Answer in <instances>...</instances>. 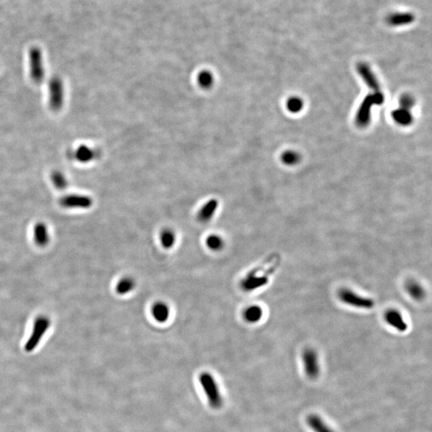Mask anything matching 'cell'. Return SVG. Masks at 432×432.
<instances>
[{
    "label": "cell",
    "instance_id": "cell-1",
    "mask_svg": "<svg viewBox=\"0 0 432 432\" xmlns=\"http://www.w3.org/2000/svg\"><path fill=\"white\" fill-rule=\"evenodd\" d=\"M267 260L264 265L251 270L241 282V288L246 292H254L263 288L268 283L270 275L276 270L279 264L277 257H273L270 262Z\"/></svg>",
    "mask_w": 432,
    "mask_h": 432
},
{
    "label": "cell",
    "instance_id": "cell-2",
    "mask_svg": "<svg viewBox=\"0 0 432 432\" xmlns=\"http://www.w3.org/2000/svg\"><path fill=\"white\" fill-rule=\"evenodd\" d=\"M199 381L204 392L209 406L215 410L221 408L224 404V399L213 375L209 372L201 373L199 377Z\"/></svg>",
    "mask_w": 432,
    "mask_h": 432
},
{
    "label": "cell",
    "instance_id": "cell-3",
    "mask_svg": "<svg viewBox=\"0 0 432 432\" xmlns=\"http://www.w3.org/2000/svg\"><path fill=\"white\" fill-rule=\"evenodd\" d=\"M50 326L51 320L45 315H40L34 320L30 338H28L24 347L26 351L31 352L38 346Z\"/></svg>",
    "mask_w": 432,
    "mask_h": 432
},
{
    "label": "cell",
    "instance_id": "cell-4",
    "mask_svg": "<svg viewBox=\"0 0 432 432\" xmlns=\"http://www.w3.org/2000/svg\"><path fill=\"white\" fill-rule=\"evenodd\" d=\"M384 100V97L381 92H375V94L368 95L364 99V102L360 106L357 115L356 123L360 127H366L370 122V109L374 104H382Z\"/></svg>",
    "mask_w": 432,
    "mask_h": 432
},
{
    "label": "cell",
    "instance_id": "cell-5",
    "mask_svg": "<svg viewBox=\"0 0 432 432\" xmlns=\"http://www.w3.org/2000/svg\"><path fill=\"white\" fill-rule=\"evenodd\" d=\"M338 297L342 302L356 308L370 309L375 305V302L371 299L360 296L349 289L341 290L338 293Z\"/></svg>",
    "mask_w": 432,
    "mask_h": 432
},
{
    "label": "cell",
    "instance_id": "cell-6",
    "mask_svg": "<svg viewBox=\"0 0 432 432\" xmlns=\"http://www.w3.org/2000/svg\"><path fill=\"white\" fill-rule=\"evenodd\" d=\"M31 75L34 81L40 82L44 76L43 56L38 47H33L30 51Z\"/></svg>",
    "mask_w": 432,
    "mask_h": 432
},
{
    "label": "cell",
    "instance_id": "cell-7",
    "mask_svg": "<svg viewBox=\"0 0 432 432\" xmlns=\"http://www.w3.org/2000/svg\"><path fill=\"white\" fill-rule=\"evenodd\" d=\"M302 362L307 376L315 379L320 373V364L316 352L312 349L306 350L302 353Z\"/></svg>",
    "mask_w": 432,
    "mask_h": 432
},
{
    "label": "cell",
    "instance_id": "cell-8",
    "mask_svg": "<svg viewBox=\"0 0 432 432\" xmlns=\"http://www.w3.org/2000/svg\"><path fill=\"white\" fill-rule=\"evenodd\" d=\"M60 204L66 208L88 209L92 206V199L88 196L69 195L60 199Z\"/></svg>",
    "mask_w": 432,
    "mask_h": 432
},
{
    "label": "cell",
    "instance_id": "cell-9",
    "mask_svg": "<svg viewBox=\"0 0 432 432\" xmlns=\"http://www.w3.org/2000/svg\"><path fill=\"white\" fill-rule=\"evenodd\" d=\"M151 312L152 318L159 324H165L170 319V307L164 301H157L155 302L151 307Z\"/></svg>",
    "mask_w": 432,
    "mask_h": 432
},
{
    "label": "cell",
    "instance_id": "cell-10",
    "mask_svg": "<svg viewBox=\"0 0 432 432\" xmlns=\"http://www.w3.org/2000/svg\"><path fill=\"white\" fill-rule=\"evenodd\" d=\"M219 208V201L211 199L207 201L199 211L198 219L202 223H208L213 219Z\"/></svg>",
    "mask_w": 432,
    "mask_h": 432
},
{
    "label": "cell",
    "instance_id": "cell-11",
    "mask_svg": "<svg viewBox=\"0 0 432 432\" xmlns=\"http://www.w3.org/2000/svg\"><path fill=\"white\" fill-rule=\"evenodd\" d=\"M385 320L388 325L400 332L407 330V324L402 315L397 310H389L385 314Z\"/></svg>",
    "mask_w": 432,
    "mask_h": 432
},
{
    "label": "cell",
    "instance_id": "cell-12",
    "mask_svg": "<svg viewBox=\"0 0 432 432\" xmlns=\"http://www.w3.org/2000/svg\"><path fill=\"white\" fill-rule=\"evenodd\" d=\"M357 67L358 71L360 73V75H361V77L364 79V82L367 84L369 88L374 90L375 92H380L379 91V83L377 81L374 73L370 70V66L368 65H366V64L361 63V64L358 65Z\"/></svg>",
    "mask_w": 432,
    "mask_h": 432
},
{
    "label": "cell",
    "instance_id": "cell-13",
    "mask_svg": "<svg viewBox=\"0 0 432 432\" xmlns=\"http://www.w3.org/2000/svg\"><path fill=\"white\" fill-rule=\"evenodd\" d=\"M415 15L411 12H397L389 15L387 23L392 27L409 25L415 21Z\"/></svg>",
    "mask_w": 432,
    "mask_h": 432
},
{
    "label": "cell",
    "instance_id": "cell-14",
    "mask_svg": "<svg viewBox=\"0 0 432 432\" xmlns=\"http://www.w3.org/2000/svg\"><path fill=\"white\" fill-rule=\"evenodd\" d=\"M34 240L39 247H46L50 241L49 233L47 226L43 223H38L34 225L33 229Z\"/></svg>",
    "mask_w": 432,
    "mask_h": 432
},
{
    "label": "cell",
    "instance_id": "cell-15",
    "mask_svg": "<svg viewBox=\"0 0 432 432\" xmlns=\"http://www.w3.org/2000/svg\"><path fill=\"white\" fill-rule=\"evenodd\" d=\"M136 288V282L132 277H123L115 286V292L119 296H127Z\"/></svg>",
    "mask_w": 432,
    "mask_h": 432
},
{
    "label": "cell",
    "instance_id": "cell-16",
    "mask_svg": "<svg viewBox=\"0 0 432 432\" xmlns=\"http://www.w3.org/2000/svg\"><path fill=\"white\" fill-rule=\"evenodd\" d=\"M243 315V319L247 323L257 324L258 322L262 320L264 316V310L258 305H252L245 309Z\"/></svg>",
    "mask_w": 432,
    "mask_h": 432
},
{
    "label": "cell",
    "instance_id": "cell-17",
    "mask_svg": "<svg viewBox=\"0 0 432 432\" xmlns=\"http://www.w3.org/2000/svg\"><path fill=\"white\" fill-rule=\"evenodd\" d=\"M63 86L62 83L57 79H54L51 85V107L54 108H60V103L63 101Z\"/></svg>",
    "mask_w": 432,
    "mask_h": 432
},
{
    "label": "cell",
    "instance_id": "cell-18",
    "mask_svg": "<svg viewBox=\"0 0 432 432\" xmlns=\"http://www.w3.org/2000/svg\"><path fill=\"white\" fill-rule=\"evenodd\" d=\"M160 242L164 249H172L177 242L175 232L170 228H165L160 232Z\"/></svg>",
    "mask_w": 432,
    "mask_h": 432
},
{
    "label": "cell",
    "instance_id": "cell-19",
    "mask_svg": "<svg viewBox=\"0 0 432 432\" xmlns=\"http://www.w3.org/2000/svg\"><path fill=\"white\" fill-rule=\"evenodd\" d=\"M205 243L207 248L211 251L218 252L224 249L225 241L224 238L217 234H211L206 238Z\"/></svg>",
    "mask_w": 432,
    "mask_h": 432
},
{
    "label": "cell",
    "instance_id": "cell-20",
    "mask_svg": "<svg viewBox=\"0 0 432 432\" xmlns=\"http://www.w3.org/2000/svg\"><path fill=\"white\" fill-rule=\"evenodd\" d=\"M307 424L315 432H334L317 415H310L307 418Z\"/></svg>",
    "mask_w": 432,
    "mask_h": 432
},
{
    "label": "cell",
    "instance_id": "cell-21",
    "mask_svg": "<svg viewBox=\"0 0 432 432\" xmlns=\"http://www.w3.org/2000/svg\"><path fill=\"white\" fill-rule=\"evenodd\" d=\"M392 116L395 121L400 125H408L412 122V115L407 109H397L392 112Z\"/></svg>",
    "mask_w": 432,
    "mask_h": 432
},
{
    "label": "cell",
    "instance_id": "cell-22",
    "mask_svg": "<svg viewBox=\"0 0 432 432\" xmlns=\"http://www.w3.org/2000/svg\"><path fill=\"white\" fill-rule=\"evenodd\" d=\"M407 291L408 294L416 300H421L425 296V292L421 285L415 281L409 282L407 284Z\"/></svg>",
    "mask_w": 432,
    "mask_h": 432
},
{
    "label": "cell",
    "instance_id": "cell-23",
    "mask_svg": "<svg viewBox=\"0 0 432 432\" xmlns=\"http://www.w3.org/2000/svg\"><path fill=\"white\" fill-rule=\"evenodd\" d=\"M77 159L81 162H88L91 160H94L96 157V153L94 150L91 149L90 147L86 146H81L77 150Z\"/></svg>",
    "mask_w": 432,
    "mask_h": 432
},
{
    "label": "cell",
    "instance_id": "cell-24",
    "mask_svg": "<svg viewBox=\"0 0 432 432\" xmlns=\"http://www.w3.org/2000/svg\"><path fill=\"white\" fill-rule=\"evenodd\" d=\"M198 83L201 88L208 89L213 85L214 76L208 70H202L198 75Z\"/></svg>",
    "mask_w": 432,
    "mask_h": 432
},
{
    "label": "cell",
    "instance_id": "cell-25",
    "mask_svg": "<svg viewBox=\"0 0 432 432\" xmlns=\"http://www.w3.org/2000/svg\"><path fill=\"white\" fill-rule=\"evenodd\" d=\"M302 107V102L300 99L292 97L288 101V108L293 113L298 112Z\"/></svg>",
    "mask_w": 432,
    "mask_h": 432
},
{
    "label": "cell",
    "instance_id": "cell-26",
    "mask_svg": "<svg viewBox=\"0 0 432 432\" xmlns=\"http://www.w3.org/2000/svg\"><path fill=\"white\" fill-rule=\"evenodd\" d=\"M282 160L286 164H295L299 161V155L294 151H287L283 154Z\"/></svg>",
    "mask_w": 432,
    "mask_h": 432
},
{
    "label": "cell",
    "instance_id": "cell-27",
    "mask_svg": "<svg viewBox=\"0 0 432 432\" xmlns=\"http://www.w3.org/2000/svg\"><path fill=\"white\" fill-rule=\"evenodd\" d=\"M53 183L56 185V188L59 189H64L66 185V179L63 175H56L52 177Z\"/></svg>",
    "mask_w": 432,
    "mask_h": 432
},
{
    "label": "cell",
    "instance_id": "cell-28",
    "mask_svg": "<svg viewBox=\"0 0 432 432\" xmlns=\"http://www.w3.org/2000/svg\"><path fill=\"white\" fill-rule=\"evenodd\" d=\"M400 104L402 108L408 110L409 108H411L414 105L413 99L410 96H403L401 98Z\"/></svg>",
    "mask_w": 432,
    "mask_h": 432
}]
</instances>
